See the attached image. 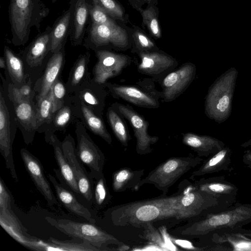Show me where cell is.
<instances>
[{"label": "cell", "instance_id": "3957f363", "mask_svg": "<svg viewBox=\"0 0 251 251\" xmlns=\"http://www.w3.org/2000/svg\"><path fill=\"white\" fill-rule=\"evenodd\" d=\"M49 13L43 0H10L8 14L12 43L25 45L32 29L40 31L41 23Z\"/></svg>", "mask_w": 251, "mask_h": 251}, {"label": "cell", "instance_id": "f6af8a7d", "mask_svg": "<svg viewBox=\"0 0 251 251\" xmlns=\"http://www.w3.org/2000/svg\"><path fill=\"white\" fill-rule=\"evenodd\" d=\"M133 39L138 51H154L155 45L145 34L140 31L133 33Z\"/></svg>", "mask_w": 251, "mask_h": 251}, {"label": "cell", "instance_id": "e0dca14e", "mask_svg": "<svg viewBox=\"0 0 251 251\" xmlns=\"http://www.w3.org/2000/svg\"><path fill=\"white\" fill-rule=\"evenodd\" d=\"M108 92L105 84L99 83L90 76L81 83L71 96L74 100L83 102L102 117Z\"/></svg>", "mask_w": 251, "mask_h": 251}, {"label": "cell", "instance_id": "681fc988", "mask_svg": "<svg viewBox=\"0 0 251 251\" xmlns=\"http://www.w3.org/2000/svg\"><path fill=\"white\" fill-rule=\"evenodd\" d=\"M171 238L174 244L185 249L195 251H203V249L202 248H198L195 247L190 242L188 241L176 239L172 237H171Z\"/></svg>", "mask_w": 251, "mask_h": 251}, {"label": "cell", "instance_id": "ee69618b", "mask_svg": "<svg viewBox=\"0 0 251 251\" xmlns=\"http://www.w3.org/2000/svg\"><path fill=\"white\" fill-rule=\"evenodd\" d=\"M142 227L144 228V231L143 235H140L141 238L157 245L163 251H168L161 233L153 226L152 222L145 224Z\"/></svg>", "mask_w": 251, "mask_h": 251}, {"label": "cell", "instance_id": "f1b7e54d", "mask_svg": "<svg viewBox=\"0 0 251 251\" xmlns=\"http://www.w3.org/2000/svg\"><path fill=\"white\" fill-rule=\"evenodd\" d=\"M53 149L54 157L59 167L61 176L67 185L75 193L80 194L75 175L63 151L62 143L54 133L45 139Z\"/></svg>", "mask_w": 251, "mask_h": 251}, {"label": "cell", "instance_id": "7402d4cb", "mask_svg": "<svg viewBox=\"0 0 251 251\" xmlns=\"http://www.w3.org/2000/svg\"><path fill=\"white\" fill-rule=\"evenodd\" d=\"M65 63V50L63 48L59 52L52 53L42 76L34 84L37 101L45 97L52 86L59 78Z\"/></svg>", "mask_w": 251, "mask_h": 251}, {"label": "cell", "instance_id": "e575fe53", "mask_svg": "<svg viewBox=\"0 0 251 251\" xmlns=\"http://www.w3.org/2000/svg\"><path fill=\"white\" fill-rule=\"evenodd\" d=\"M75 119V105L71 95H68L64 105L54 113L50 129L45 135V139L56 131L65 130Z\"/></svg>", "mask_w": 251, "mask_h": 251}, {"label": "cell", "instance_id": "ab89813d", "mask_svg": "<svg viewBox=\"0 0 251 251\" xmlns=\"http://www.w3.org/2000/svg\"><path fill=\"white\" fill-rule=\"evenodd\" d=\"M95 180L93 201L97 208L101 209L108 203L111 197L103 174Z\"/></svg>", "mask_w": 251, "mask_h": 251}, {"label": "cell", "instance_id": "816d5d0a", "mask_svg": "<svg viewBox=\"0 0 251 251\" xmlns=\"http://www.w3.org/2000/svg\"><path fill=\"white\" fill-rule=\"evenodd\" d=\"M150 245H148L142 249H139L137 250L140 251H163V250L157 245L151 243Z\"/></svg>", "mask_w": 251, "mask_h": 251}, {"label": "cell", "instance_id": "ac0fdd59", "mask_svg": "<svg viewBox=\"0 0 251 251\" xmlns=\"http://www.w3.org/2000/svg\"><path fill=\"white\" fill-rule=\"evenodd\" d=\"M92 0H70V39L72 46L80 45L83 42L90 21Z\"/></svg>", "mask_w": 251, "mask_h": 251}, {"label": "cell", "instance_id": "8d00e7d4", "mask_svg": "<svg viewBox=\"0 0 251 251\" xmlns=\"http://www.w3.org/2000/svg\"><path fill=\"white\" fill-rule=\"evenodd\" d=\"M106 117L115 136L123 146L127 147L131 137L124 118L112 106L107 110Z\"/></svg>", "mask_w": 251, "mask_h": 251}, {"label": "cell", "instance_id": "44dd1931", "mask_svg": "<svg viewBox=\"0 0 251 251\" xmlns=\"http://www.w3.org/2000/svg\"><path fill=\"white\" fill-rule=\"evenodd\" d=\"M12 104L17 127L28 145L32 143L37 132L36 102L33 100H25Z\"/></svg>", "mask_w": 251, "mask_h": 251}, {"label": "cell", "instance_id": "4316f807", "mask_svg": "<svg viewBox=\"0 0 251 251\" xmlns=\"http://www.w3.org/2000/svg\"><path fill=\"white\" fill-rule=\"evenodd\" d=\"M182 142L201 157H208L217 153L225 146L223 142L215 137L192 132L182 134Z\"/></svg>", "mask_w": 251, "mask_h": 251}, {"label": "cell", "instance_id": "30bf717a", "mask_svg": "<svg viewBox=\"0 0 251 251\" xmlns=\"http://www.w3.org/2000/svg\"><path fill=\"white\" fill-rule=\"evenodd\" d=\"M83 46L94 51L108 45L124 49L128 47L129 40L126 30L121 26L92 23L89 21Z\"/></svg>", "mask_w": 251, "mask_h": 251}, {"label": "cell", "instance_id": "9c48e42d", "mask_svg": "<svg viewBox=\"0 0 251 251\" xmlns=\"http://www.w3.org/2000/svg\"><path fill=\"white\" fill-rule=\"evenodd\" d=\"M137 82V86L120 85L106 82L108 92L114 98L121 99L135 106L150 109L160 107L159 99L161 93L158 92L146 80Z\"/></svg>", "mask_w": 251, "mask_h": 251}, {"label": "cell", "instance_id": "680465c9", "mask_svg": "<svg viewBox=\"0 0 251 251\" xmlns=\"http://www.w3.org/2000/svg\"></svg>", "mask_w": 251, "mask_h": 251}, {"label": "cell", "instance_id": "bcb514c9", "mask_svg": "<svg viewBox=\"0 0 251 251\" xmlns=\"http://www.w3.org/2000/svg\"><path fill=\"white\" fill-rule=\"evenodd\" d=\"M100 4L110 16L123 19L124 11L121 5L115 0H98Z\"/></svg>", "mask_w": 251, "mask_h": 251}, {"label": "cell", "instance_id": "603a6c76", "mask_svg": "<svg viewBox=\"0 0 251 251\" xmlns=\"http://www.w3.org/2000/svg\"><path fill=\"white\" fill-rule=\"evenodd\" d=\"M0 224L16 241L28 249L36 250L39 239L27 233L12 209H0Z\"/></svg>", "mask_w": 251, "mask_h": 251}, {"label": "cell", "instance_id": "6f0895ef", "mask_svg": "<svg viewBox=\"0 0 251 251\" xmlns=\"http://www.w3.org/2000/svg\"><path fill=\"white\" fill-rule=\"evenodd\" d=\"M57 0H51L52 2L53 3H55V2H56Z\"/></svg>", "mask_w": 251, "mask_h": 251}, {"label": "cell", "instance_id": "277c9868", "mask_svg": "<svg viewBox=\"0 0 251 251\" xmlns=\"http://www.w3.org/2000/svg\"><path fill=\"white\" fill-rule=\"evenodd\" d=\"M238 75L237 70L231 67L209 88L205 98L204 112L208 118L218 124L225 122L231 115Z\"/></svg>", "mask_w": 251, "mask_h": 251}, {"label": "cell", "instance_id": "1f68e13d", "mask_svg": "<svg viewBox=\"0 0 251 251\" xmlns=\"http://www.w3.org/2000/svg\"><path fill=\"white\" fill-rule=\"evenodd\" d=\"M4 57L6 63V71H7L11 82L19 88L29 78V75L25 71V63L23 59L6 46L4 49Z\"/></svg>", "mask_w": 251, "mask_h": 251}, {"label": "cell", "instance_id": "2e32d148", "mask_svg": "<svg viewBox=\"0 0 251 251\" xmlns=\"http://www.w3.org/2000/svg\"><path fill=\"white\" fill-rule=\"evenodd\" d=\"M138 54L140 59L137 65L138 72L155 78L167 75L178 65L175 58L163 52L140 51Z\"/></svg>", "mask_w": 251, "mask_h": 251}, {"label": "cell", "instance_id": "c3c4849f", "mask_svg": "<svg viewBox=\"0 0 251 251\" xmlns=\"http://www.w3.org/2000/svg\"><path fill=\"white\" fill-rule=\"evenodd\" d=\"M159 230L168 251H177L178 249L171 240V236L167 232L166 227L165 226H161Z\"/></svg>", "mask_w": 251, "mask_h": 251}, {"label": "cell", "instance_id": "11a10c76", "mask_svg": "<svg viewBox=\"0 0 251 251\" xmlns=\"http://www.w3.org/2000/svg\"><path fill=\"white\" fill-rule=\"evenodd\" d=\"M241 147L243 148H247L251 146V139H249L247 141L243 143L241 145Z\"/></svg>", "mask_w": 251, "mask_h": 251}, {"label": "cell", "instance_id": "b9f144b4", "mask_svg": "<svg viewBox=\"0 0 251 251\" xmlns=\"http://www.w3.org/2000/svg\"><path fill=\"white\" fill-rule=\"evenodd\" d=\"M50 91L53 103L54 113L64 104L68 96L66 84L59 77L52 86Z\"/></svg>", "mask_w": 251, "mask_h": 251}, {"label": "cell", "instance_id": "6da1fadb", "mask_svg": "<svg viewBox=\"0 0 251 251\" xmlns=\"http://www.w3.org/2000/svg\"><path fill=\"white\" fill-rule=\"evenodd\" d=\"M179 191L170 196L132 201L114 206L107 212L114 226L142 227L149 223L176 218Z\"/></svg>", "mask_w": 251, "mask_h": 251}, {"label": "cell", "instance_id": "f907efd6", "mask_svg": "<svg viewBox=\"0 0 251 251\" xmlns=\"http://www.w3.org/2000/svg\"><path fill=\"white\" fill-rule=\"evenodd\" d=\"M242 161L247 167L251 170V151L245 152L242 156Z\"/></svg>", "mask_w": 251, "mask_h": 251}, {"label": "cell", "instance_id": "d6a6232c", "mask_svg": "<svg viewBox=\"0 0 251 251\" xmlns=\"http://www.w3.org/2000/svg\"><path fill=\"white\" fill-rule=\"evenodd\" d=\"M144 169L133 170L123 168L114 173L112 176V188L115 192H122L128 189L137 190V186L142 179Z\"/></svg>", "mask_w": 251, "mask_h": 251}, {"label": "cell", "instance_id": "cb8c5ba5", "mask_svg": "<svg viewBox=\"0 0 251 251\" xmlns=\"http://www.w3.org/2000/svg\"><path fill=\"white\" fill-rule=\"evenodd\" d=\"M51 27L48 26L39 33L23 51L22 58L30 68L40 66L47 54L51 50L50 32Z\"/></svg>", "mask_w": 251, "mask_h": 251}, {"label": "cell", "instance_id": "8fae6325", "mask_svg": "<svg viewBox=\"0 0 251 251\" xmlns=\"http://www.w3.org/2000/svg\"><path fill=\"white\" fill-rule=\"evenodd\" d=\"M75 127L77 155L81 161L89 168L93 179L96 180L103 175L105 156L81 121L76 122Z\"/></svg>", "mask_w": 251, "mask_h": 251}, {"label": "cell", "instance_id": "d4e9b609", "mask_svg": "<svg viewBox=\"0 0 251 251\" xmlns=\"http://www.w3.org/2000/svg\"><path fill=\"white\" fill-rule=\"evenodd\" d=\"M72 100L75 105L76 118L81 120L80 121L86 128L111 145L112 142V138L102 117L95 114L83 102L74 100L73 99Z\"/></svg>", "mask_w": 251, "mask_h": 251}, {"label": "cell", "instance_id": "7a4b0ae2", "mask_svg": "<svg viewBox=\"0 0 251 251\" xmlns=\"http://www.w3.org/2000/svg\"><path fill=\"white\" fill-rule=\"evenodd\" d=\"M251 223V203H235L228 208L210 213L178 230L185 236H203L211 232L242 228Z\"/></svg>", "mask_w": 251, "mask_h": 251}, {"label": "cell", "instance_id": "7dc6e473", "mask_svg": "<svg viewBox=\"0 0 251 251\" xmlns=\"http://www.w3.org/2000/svg\"><path fill=\"white\" fill-rule=\"evenodd\" d=\"M12 196L2 178L0 179V209H12Z\"/></svg>", "mask_w": 251, "mask_h": 251}, {"label": "cell", "instance_id": "484cf974", "mask_svg": "<svg viewBox=\"0 0 251 251\" xmlns=\"http://www.w3.org/2000/svg\"><path fill=\"white\" fill-rule=\"evenodd\" d=\"M231 149L225 146L203 160L201 166L192 172L190 178L195 180L197 177L227 171L231 163Z\"/></svg>", "mask_w": 251, "mask_h": 251}, {"label": "cell", "instance_id": "ba28073f", "mask_svg": "<svg viewBox=\"0 0 251 251\" xmlns=\"http://www.w3.org/2000/svg\"><path fill=\"white\" fill-rule=\"evenodd\" d=\"M17 128L13 105L4 85L0 87V151L6 168L15 181L18 178L14 163L12 145Z\"/></svg>", "mask_w": 251, "mask_h": 251}, {"label": "cell", "instance_id": "ffe728a7", "mask_svg": "<svg viewBox=\"0 0 251 251\" xmlns=\"http://www.w3.org/2000/svg\"><path fill=\"white\" fill-rule=\"evenodd\" d=\"M194 185L230 206L236 202L238 187L228 181L224 176L201 177L194 181Z\"/></svg>", "mask_w": 251, "mask_h": 251}, {"label": "cell", "instance_id": "d6986e66", "mask_svg": "<svg viewBox=\"0 0 251 251\" xmlns=\"http://www.w3.org/2000/svg\"><path fill=\"white\" fill-rule=\"evenodd\" d=\"M20 154L26 171L37 189L44 196L48 204L51 206L57 204L40 160L25 148H22L20 150Z\"/></svg>", "mask_w": 251, "mask_h": 251}, {"label": "cell", "instance_id": "4dcf8cb0", "mask_svg": "<svg viewBox=\"0 0 251 251\" xmlns=\"http://www.w3.org/2000/svg\"><path fill=\"white\" fill-rule=\"evenodd\" d=\"M90 57L89 52H85L80 54L74 63L66 83L68 95L74 94L81 83L91 76L88 67Z\"/></svg>", "mask_w": 251, "mask_h": 251}, {"label": "cell", "instance_id": "9a60e30c", "mask_svg": "<svg viewBox=\"0 0 251 251\" xmlns=\"http://www.w3.org/2000/svg\"><path fill=\"white\" fill-rule=\"evenodd\" d=\"M64 154L77 181L80 194L88 201H93V178L84 168L78 157L74 138L68 134L62 142Z\"/></svg>", "mask_w": 251, "mask_h": 251}, {"label": "cell", "instance_id": "db71d44e", "mask_svg": "<svg viewBox=\"0 0 251 251\" xmlns=\"http://www.w3.org/2000/svg\"><path fill=\"white\" fill-rule=\"evenodd\" d=\"M129 249V247L127 245L124 244L122 245L118 246V248L116 249L117 251H127Z\"/></svg>", "mask_w": 251, "mask_h": 251}, {"label": "cell", "instance_id": "5bb4252c", "mask_svg": "<svg viewBox=\"0 0 251 251\" xmlns=\"http://www.w3.org/2000/svg\"><path fill=\"white\" fill-rule=\"evenodd\" d=\"M196 74V65L187 62L166 75L161 83V98L163 101L170 102L178 98L190 85Z\"/></svg>", "mask_w": 251, "mask_h": 251}, {"label": "cell", "instance_id": "9f6ffc18", "mask_svg": "<svg viewBox=\"0 0 251 251\" xmlns=\"http://www.w3.org/2000/svg\"><path fill=\"white\" fill-rule=\"evenodd\" d=\"M242 231L244 234L251 238V230L242 228Z\"/></svg>", "mask_w": 251, "mask_h": 251}, {"label": "cell", "instance_id": "f35d334b", "mask_svg": "<svg viewBox=\"0 0 251 251\" xmlns=\"http://www.w3.org/2000/svg\"><path fill=\"white\" fill-rule=\"evenodd\" d=\"M47 241L52 245L57 251H100L89 242L78 238H74L70 240H61L50 237Z\"/></svg>", "mask_w": 251, "mask_h": 251}, {"label": "cell", "instance_id": "8992f818", "mask_svg": "<svg viewBox=\"0 0 251 251\" xmlns=\"http://www.w3.org/2000/svg\"><path fill=\"white\" fill-rule=\"evenodd\" d=\"M203 159L189 155L170 158L160 164L139 181L137 190L145 184L153 185L166 195L169 188L183 175L201 164Z\"/></svg>", "mask_w": 251, "mask_h": 251}, {"label": "cell", "instance_id": "7bdbcfd3", "mask_svg": "<svg viewBox=\"0 0 251 251\" xmlns=\"http://www.w3.org/2000/svg\"><path fill=\"white\" fill-rule=\"evenodd\" d=\"M143 20L151 34L155 38L161 37V30L156 13L152 7L143 11Z\"/></svg>", "mask_w": 251, "mask_h": 251}, {"label": "cell", "instance_id": "52a82bcc", "mask_svg": "<svg viewBox=\"0 0 251 251\" xmlns=\"http://www.w3.org/2000/svg\"><path fill=\"white\" fill-rule=\"evenodd\" d=\"M46 221L51 226L73 238L84 240L100 251H113L116 249L108 248L109 245L118 246L124 244L113 235L108 233L93 223H80L68 219H56L51 217H45Z\"/></svg>", "mask_w": 251, "mask_h": 251}, {"label": "cell", "instance_id": "d590c367", "mask_svg": "<svg viewBox=\"0 0 251 251\" xmlns=\"http://www.w3.org/2000/svg\"><path fill=\"white\" fill-rule=\"evenodd\" d=\"M54 114L53 103L51 91L43 98L36 101L37 132L48 133Z\"/></svg>", "mask_w": 251, "mask_h": 251}, {"label": "cell", "instance_id": "60d3db41", "mask_svg": "<svg viewBox=\"0 0 251 251\" xmlns=\"http://www.w3.org/2000/svg\"><path fill=\"white\" fill-rule=\"evenodd\" d=\"M90 22L111 26L118 25L101 6L98 0H92L90 8Z\"/></svg>", "mask_w": 251, "mask_h": 251}, {"label": "cell", "instance_id": "4fadbf2b", "mask_svg": "<svg viewBox=\"0 0 251 251\" xmlns=\"http://www.w3.org/2000/svg\"><path fill=\"white\" fill-rule=\"evenodd\" d=\"M97 61L93 67V78L104 84L110 78L120 75L124 69L131 63L129 56L107 50H95Z\"/></svg>", "mask_w": 251, "mask_h": 251}, {"label": "cell", "instance_id": "836d02e7", "mask_svg": "<svg viewBox=\"0 0 251 251\" xmlns=\"http://www.w3.org/2000/svg\"><path fill=\"white\" fill-rule=\"evenodd\" d=\"M70 11H65L54 22L50 32L52 53L59 52L64 48L70 35Z\"/></svg>", "mask_w": 251, "mask_h": 251}, {"label": "cell", "instance_id": "83f0119b", "mask_svg": "<svg viewBox=\"0 0 251 251\" xmlns=\"http://www.w3.org/2000/svg\"><path fill=\"white\" fill-rule=\"evenodd\" d=\"M48 177L54 188L57 198L67 209L91 223L94 222L89 209L81 204L71 192L65 188L51 174H49Z\"/></svg>", "mask_w": 251, "mask_h": 251}, {"label": "cell", "instance_id": "f5cc1de1", "mask_svg": "<svg viewBox=\"0 0 251 251\" xmlns=\"http://www.w3.org/2000/svg\"><path fill=\"white\" fill-rule=\"evenodd\" d=\"M0 68L5 70L7 69L6 61L4 57H0Z\"/></svg>", "mask_w": 251, "mask_h": 251}, {"label": "cell", "instance_id": "74e56055", "mask_svg": "<svg viewBox=\"0 0 251 251\" xmlns=\"http://www.w3.org/2000/svg\"><path fill=\"white\" fill-rule=\"evenodd\" d=\"M3 85L4 86L8 97L12 103L19 102L25 100H32L36 97L34 85L30 78L19 88L16 87L11 82L8 83L1 77Z\"/></svg>", "mask_w": 251, "mask_h": 251}, {"label": "cell", "instance_id": "7c38bea8", "mask_svg": "<svg viewBox=\"0 0 251 251\" xmlns=\"http://www.w3.org/2000/svg\"><path fill=\"white\" fill-rule=\"evenodd\" d=\"M111 106L128 122L132 128L136 141L137 153L144 155L151 153V146L158 141L159 137L149 134L148 121L129 105L115 102Z\"/></svg>", "mask_w": 251, "mask_h": 251}, {"label": "cell", "instance_id": "5b68a950", "mask_svg": "<svg viewBox=\"0 0 251 251\" xmlns=\"http://www.w3.org/2000/svg\"><path fill=\"white\" fill-rule=\"evenodd\" d=\"M185 181L179 188L180 197L177 203L176 218L183 220L202 214L223 210L230 205L196 188L193 183Z\"/></svg>", "mask_w": 251, "mask_h": 251}, {"label": "cell", "instance_id": "f546056e", "mask_svg": "<svg viewBox=\"0 0 251 251\" xmlns=\"http://www.w3.org/2000/svg\"><path fill=\"white\" fill-rule=\"evenodd\" d=\"M242 228L214 232L212 241L214 243H227L233 251H251V238L244 234Z\"/></svg>", "mask_w": 251, "mask_h": 251}]
</instances>
